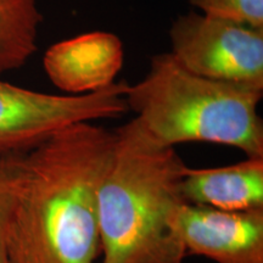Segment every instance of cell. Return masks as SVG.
<instances>
[{
	"label": "cell",
	"instance_id": "obj_10",
	"mask_svg": "<svg viewBox=\"0 0 263 263\" xmlns=\"http://www.w3.org/2000/svg\"><path fill=\"white\" fill-rule=\"evenodd\" d=\"M25 154L0 155V263H9L8 234Z\"/></svg>",
	"mask_w": 263,
	"mask_h": 263
},
{
	"label": "cell",
	"instance_id": "obj_7",
	"mask_svg": "<svg viewBox=\"0 0 263 263\" xmlns=\"http://www.w3.org/2000/svg\"><path fill=\"white\" fill-rule=\"evenodd\" d=\"M123 61L122 41L114 33L95 31L52 44L45 51L43 65L59 89L81 95L114 84Z\"/></svg>",
	"mask_w": 263,
	"mask_h": 263
},
{
	"label": "cell",
	"instance_id": "obj_9",
	"mask_svg": "<svg viewBox=\"0 0 263 263\" xmlns=\"http://www.w3.org/2000/svg\"><path fill=\"white\" fill-rule=\"evenodd\" d=\"M42 21L38 0H0V76L34 55Z\"/></svg>",
	"mask_w": 263,
	"mask_h": 263
},
{
	"label": "cell",
	"instance_id": "obj_1",
	"mask_svg": "<svg viewBox=\"0 0 263 263\" xmlns=\"http://www.w3.org/2000/svg\"><path fill=\"white\" fill-rule=\"evenodd\" d=\"M115 130L70 126L25 154L9 224V263H94L100 254L99 190Z\"/></svg>",
	"mask_w": 263,
	"mask_h": 263
},
{
	"label": "cell",
	"instance_id": "obj_6",
	"mask_svg": "<svg viewBox=\"0 0 263 263\" xmlns=\"http://www.w3.org/2000/svg\"><path fill=\"white\" fill-rule=\"evenodd\" d=\"M172 226L186 255L215 263H263V209L223 211L183 202Z\"/></svg>",
	"mask_w": 263,
	"mask_h": 263
},
{
	"label": "cell",
	"instance_id": "obj_8",
	"mask_svg": "<svg viewBox=\"0 0 263 263\" xmlns=\"http://www.w3.org/2000/svg\"><path fill=\"white\" fill-rule=\"evenodd\" d=\"M180 193L185 203L223 211L263 209V157H246L215 168L184 170Z\"/></svg>",
	"mask_w": 263,
	"mask_h": 263
},
{
	"label": "cell",
	"instance_id": "obj_4",
	"mask_svg": "<svg viewBox=\"0 0 263 263\" xmlns=\"http://www.w3.org/2000/svg\"><path fill=\"white\" fill-rule=\"evenodd\" d=\"M127 82L99 91L55 95L21 88L0 76V155L28 153L65 128L128 112Z\"/></svg>",
	"mask_w": 263,
	"mask_h": 263
},
{
	"label": "cell",
	"instance_id": "obj_3",
	"mask_svg": "<svg viewBox=\"0 0 263 263\" xmlns=\"http://www.w3.org/2000/svg\"><path fill=\"white\" fill-rule=\"evenodd\" d=\"M263 90L202 77L170 52L151 59L147 73L128 85V111L161 146L211 143L263 157Z\"/></svg>",
	"mask_w": 263,
	"mask_h": 263
},
{
	"label": "cell",
	"instance_id": "obj_2",
	"mask_svg": "<svg viewBox=\"0 0 263 263\" xmlns=\"http://www.w3.org/2000/svg\"><path fill=\"white\" fill-rule=\"evenodd\" d=\"M110 166L99 190L100 263H183L186 251L172 226L184 202L186 164L136 120L115 130Z\"/></svg>",
	"mask_w": 263,
	"mask_h": 263
},
{
	"label": "cell",
	"instance_id": "obj_5",
	"mask_svg": "<svg viewBox=\"0 0 263 263\" xmlns=\"http://www.w3.org/2000/svg\"><path fill=\"white\" fill-rule=\"evenodd\" d=\"M170 54L194 73L263 90V28L201 12L179 16Z\"/></svg>",
	"mask_w": 263,
	"mask_h": 263
},
{
	"label": "cell",
	"instance_id": "obj_11",
	"mask_svg": "<svg viewBox=\"0 0 263 263\" xmlns=\"http://www.w3.org/2000/svg\"><path fill=\"white\" fill-rule=\"evenodd\" d=\"M201 14L263 28V0H189Z\"/></svg>",
	"mask_w": 263,
	"mask_h": 263
}]
</instances>
